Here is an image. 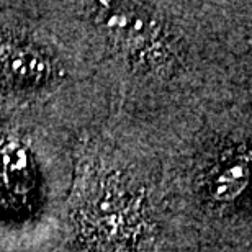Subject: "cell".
I'll return each instance as SVG.
<instances>
[{
	"label": "cell",
	"mask_w": 252,
	"mask_h": 252,
	"mask_svg": "<svg viewBox=\"0 0 252 252\" xmlns=\"http://www.w3.org/2000/svg\"><path fill=\"white\" fill-rule=\"evenodd\" d=\"M70 221L84 252H144L153 238L144 187L100 159L87 158L79 170Z\"/></svg>",
	"instance_id": "cell-1"
},
{
	"label": "cell",
	"mask_w": 252,
	"mask_h": 252,
	"mask_svg": "<svg viewBox=\"0 0 252 252\" xmlns=\"http://www.w3.org/2000/svg\"><path fill=\"white\" fill-rule=\"evenodd\" d=\"M92 20L131 67L165 72L177 65V38L154 10L129 2H97Z\"/></svg>",
	"instance_id": "cell-2"
},
{
	"label": "cell",
	"mask_w": 252,
	"mask_h": 252,
	"mask_svg": "<svg viewBox=\"0 0 252 252\" xmlns=\"http://www.w3.org/2000/svg\"><path fill=\"white\" fill-rule=\"evenodd\" d=\"M59 67L46 49L25 36L0 30V80L13 89L34 90L58 79Z\"/></svg>",
	"instance_id": "cell-3"
},
{
	"label": "cell",
	"mask_w": 252,
	"mask_h": 252,
	"mask_svg": "<svg viewBox=\"0 0 252 252\" xmlns=\"http://www.w3.org/2000/svg\"><path fill=\"white\" fill-rule=\"evenodd\" d=\"M251 151L244 143H228L211 159L203 175V193L208 203H234L249 184Z\"/></svg>",
	"instance_id": "cell-4"
},
{
	"label": "cell",
	"mask_w": 252,
	"mask_h": 252,
	"mask_svg": "<svg viewBox=\"0 0 252 252\" xmlns=\"http://www.w3.org/2000/svg\"><path fill=\"white\" fill-rule=\"evenodd\" d=\"M33 187V164L27 144L17 136L0 139V191L25 200Z\"/></svg>",
	"instance_id": "cell-5"
}]
</instances>
